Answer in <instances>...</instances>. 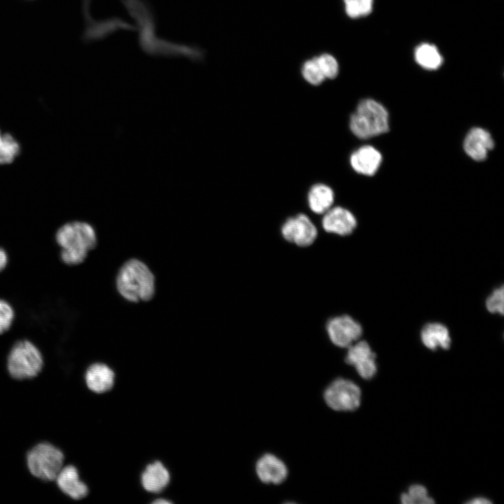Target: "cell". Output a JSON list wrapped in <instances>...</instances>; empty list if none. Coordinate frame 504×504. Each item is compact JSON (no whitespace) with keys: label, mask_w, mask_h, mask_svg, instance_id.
<instances>
[{"label":"cell","mask_w":504,"mask_h":504,"mask_svg":"<svg viewBox=\"0 0 504 504\" xmlns=\"http://www.w3.org/2000/svg\"><path fill=\"white\" fill-rule=\"evenodd\" d=\"M323 398L327 405L333 410L351 412L360 405L361 391L354 382L338 378L326 388Z\"/></svg>","instance_id":"6"},{"label":"cell","mask_w":504,"mask_h":504,"mask_svg":"<svg viewBox=\"0 0 504 504\" xmlns=\"http://www.w3.org/2000/svg\"><path fill=\"white\" fill-rule=\"evenodd\" d=\"M493 140L491 134L480 127H474L467 134L463 148L466 154L476 161L484 160L488 152L493 148Z\"/></svg>","instance_id":"13"},{"label":"cell","mask_w":504,"mask_h":504,"mask_svg":"<svg viewBox=\"0 0 504 504\" xmlns=\"http://www.w3.org/2000/svg\"><path fill=\"white\" fill-rule=\"evenodd\" d=\"M301 74L303 78L312 85H319L326 80L315 57L302 64Z\"/></svg>","instance_id":"22"},{"label":"cell","mask_w":504,"mask_h":504,"mask_svg":"<svg viewBox=\"0 0 504 504\" xmlns=\"http://www.w3.org/2000/svg\"><path fill=\"white\" fill-rule=\"evenodd\" d=\"M114 377L113 371L108 365L101 363H92L85 373L88 388L97 393L110 390L113 385Z\"/></svg>","instance_id":"15"},{"label":"cell","mask_w":504,"mask_h":504,"mask_svg":"<svg viewBox=\"0 0 504 504\" xmlns=\"http://www.w3.org/2000/svg\"><path fill=\"white\" fill-rule=\"evenodd\" d=\"M335 200L333 190L325 183L314 184L309 190L307 202L309 209L315 214H323L330 209Z\"/></svg>","instance_id":"18"},{"label":"cell","mask_w":504,"mask_h":504,"mask_svg":"<svg viewBox=\"0 0 504 504\" xmlns=\"http://www.w3.org/2000/svg\"><path fill=\"white\" fill-rule=\"evenodd\" d=\"M284 238L299 246L311 245L317 237V228L304 214L287 218L281 228Z\"/></svg>","instance_id":"8"},{"label":"cell","mask_w":504,"mask_h":504,"mask_svg":"<svg viewBox=\"0 0 504 504\" xmlns=\"http://www.w3.org/2000/svg\"><path fill=\"white\" fill-rule=\"evenodd\" d=\"M55 481L59 490L71 498L79 500L88 493V486L80 479L78 471L73 465L63 466Z\"/></svg>","instance_id":"11"},{"label":"cell","mask_w":504,"mask_h":504,"mask_svg":"<svg viewBox=\"0 0 504 504\" xmlns=\"http://www.w3.org/2000/svg\"><path fill=\"white\" fill-rule=\"evenodd\" d=\"M331 342L336 346L348 348L358 341L363 333L361 325L348 315L335 316L326 323Z\"/></svg>","instance_id":"7"},{"label":"cell","mask_w":504,"mask_h":504,"mask_svg":"<svg viewBox=\"0 0 504 504\" xmlns=\"http://www.w3.org/2000/svg\"><path fill=\"white\" fill-rule=\"evenodd\" d=\"M321 223L326 232L346 236L353 232L357 221L350 211L337 206L331 207L323 214Z\"/></svg>","instance_id":"10"},{"label":"cell","mask_w":504,"mask_h":504,"mask_svg":"<svg viewBox=\"0 0 504 504\" xmlns=\"http://www.w3.org/2000/svg\"><path fill=\"white\" fill-rule=\"evenodd\" d=\"M118 293L127 301L139 302L149 301L155 292V279L148 265L141 260L132 258L120 267L115 278Z\"/></svg>","instance_id":"2"},{"label":"cell","mask_w":504,"mask_h":504,"mask_svg":"<svg viewBox=\"0 0 504 504\" xmlns=\"http://www.w3.org/2000/svg\"><path fill=\"white\" fill-rule=\"evenodd\" d=\"M153 503L158 504V503H170L171 502H169V500H167L160 499V500H155Z\"/></svg>","instance_id":"29"},{"label":"cell","mask_w":504,"mask_h":504,"mask_svg":"<svg viewBox=\"0 0 504 504\" xmlns=\"http://www.w3.org/2000/svg\"><path fill=\"white\" fill-rule=\"evenodd\" d=\"M169 473L160 461L149 464L141 475V484L148 491L158 493L162 491L169 482Z\"/></svg>","instance_id":"17"},{"label":"cell","mask_w":504,"mask_h":504,"mask_svg":"<svg viewBox=\"0 0 504 504\" xmlns=\"http://www.w3.org/2000/svg\"><path fill=\"white\" fill-rule=\"evenodd\" d=\"M491 501L484 497L474 498L471 500L468 501L470 504H486L491 503Z\"/></svg>","instance_id":"28"},{"label":"cell","mask_w":504,"mask_h":504,"mask_svg":"<svg viewBox=\"0 0 504 504\" xmlns=\"http://www.w3.org/2000/svg\"><path fill=\"white\" fill-rule=\"evenodd\" d=\"M345 361L354 366L363 379H370L376 374V355L366 341H356L348 347Z\"/></svg>","instance_id":"9"},{"label":"cell","mask_w":504,"mask_h":504,"mask_svg":"<svg viewBox=\"0 0 504 504\" xmlns=\"http://www.w3.org/2000/svg\"><path fill=\"white\" fill-rule=\"evenodd\" d=\"M421 340L424 345L430 350L439 348L447 349L451 345V337L448 328L440 323L426 324L421 331Z\"/></svg>","instance_id":"16"},{"label":"cell","mask_w":504,"mask_h":504,"mask_svg":"<svg viewBox=\"0 0 504 504\" xmlns=\"http://www.w3.org/2000/svg\"><path fill=\"white\" fill-rule=\"evenodd\" d=\"M414 57L421 66L428 70L437 69L443 62L437 47L429 43L419 45L415 50Z\"/></svg>","instance_id":"19"},{"label":"cell","mask_w":504,"mask_h":504,"mask_svg":"<svg viewBox=\"0 0 504 504\" xmlns=\"http://www.w3.org/2000/svg\"><path fill=\"white\" fill-rule=\"evenodd\" d=\"M6 368L9 375L17 380L33 379L45 366L43 355L30 340L22 338L15 341L6 358Z\"/></svg>","instance_id":"3"},{"label":"cell","mask_w":504,"mask_h":504,"mask_svg":"<svg viewBox=\"0 0 504 504\" xmlns=\"http://www.w3.org/2000/svg\"><path fill=\"white\" fill-rule=\"evenodd\" d=\"M8 262V255L6 251L0 246V272H2L7 266Z\"/></svg>","instance_id":"27"},{"label":"cell","mask_w":504,"mask_h":504,"mask_svg":"<svg viewBox=\"0 0 504 504\" xmlns=\"http://www.w3.org/2000/svg\"><path fill=\"white\" fill-rule=\"evenodd\" d=\"M315 59L326 79H334L337 76L339 64L333 55L329 53H323L315 56Z\"/></svg>","instance_id":"24"},{"label":"cell","mask_w":504,"mask_h":504,"mask_svg":"<svg viewBox=\"0 0 504 504\" xmlns=\"http://www.w3.org/2000/svg\"><path fill=\"white\" fill-rule=\"evenodd\" d=\"M346 14L355 19L368 15L372 10L373 0H343Z\"/></svg>","instance_id":"23"},{"label":"cell","mask_w":504,"mask_h":504,"mask_svg":"<svg viewBox=\"0 0 504 504\" xmlns=\"http://www.w3.org/2000/svg\"><path fill=\"white\" fill-rule=\"evenodd\" d=\"M485 304L489 312L503 315L504 312L503 286L494 289L487 297Z\"/></svg>","instance_id":"26"},{"label":"cell","mask_w":504,"mask_h":504,"mask_svg":"<svg viewBox=\"0 0 504 504\" xmlns=\"http://www.w3.org/2000/svg\"><path fill=\"white\" fill-rule=\"evenodd\" d=\"M19 141L10 133L0 128V165L13 163L21 153Z\"/></svg>","instance_id":"20"},{"label":"cell","mask_w":504,"mask_h":504,"mask_svg":"<svg viewBox=\"0 0 504 504\" xmlns=\"http://www.w3.org/2000/svg\"><path fill=\"white\" fill-rule=\"evenodd\" d=\"M61 261L68 266L83 263L98 243L94 227L88 221L76 218L61 224L55 232Z\"/></svg>","instance_id":"1"},{"label":"cell","mask_w":504,"mask_h":504,"mask_svg":"<svg viewBox=\"0 0 504 504\" xmlns=\"http://www.w3.org/2000/svg\"><path fill=\"white\" fill-rule=\"evenodd\" d=\"M255 471L260 480L266 484H279L288 475L285 463L276 456L266 454L257 461Z\"/></svg>","instance_id":"12"},{"label":"cell","mask_w":504,"mask_h":504,"mask_svg":"<svg viewBox=\"0 0 504 504\" xmlns=\"http://www.w3.org/2000/svg\"><path fill=\"white\" fill-rule=\"evenodd\" d=\"M15 317L13 305L6 299L0 298V335L8 332Z\"/></svg>","instance_id":"25"},{"label":"cell","mask_w":504,"mask_h":504,"mask_svg":"<svg viewBox=\"0 0 504 504\" xmlns=\"http://www.w3.org/2000/svg\"><path fill=\"white\" fill-rule=\"evenodd\" d=\"M349 128L361 139L386 133L389 129L388 112L380 103L371 99H363L350 116Z\"/></svg>","instance_id":"4"},{"label":"cell","mask_w":504,"mask_h":504,"mask_svg":"<svg viewBox=\"0 0 504 504\" xmlns=\"http://www.w3.org/2000/svg\"><path fill=\"white\" fill-rule=\"evenodd\" d=\"M400 501L403 504H429L435 502L428 496L426 487L421 484L410 486L407 492L401 494Z\"/></svg>","instance_id":"21"},{"label":"cell","mask_w":504,"mask_h":504,"mask_svg":"<svg viewBox=\"0 0 504 504\" xmlns=\"http://www.w3.org/2000/svg\"><path fill=\"white\" fill-rule=\"evenodd\" d=\"M382 160L381 153L375 148L365 145L351 153L349 162L356 172L365 176H372L378 170Z\"/></svg>","instance_id":"14"},{"label":"cell","mask_w":504,"mask_h":504,"mask_svg":"<svg viewBox=\"0 0 504 504\" xmlns=\"http://www.w3.org/2000/svg\"><path fill=\"white\" fill-rule=\"evenodd\" d=\"M26 461L29 472L44 481H55L64 466V455L62 450L48 442H39L27 454Z\"/></svg>","instance_id":"5"}]
</instances>
